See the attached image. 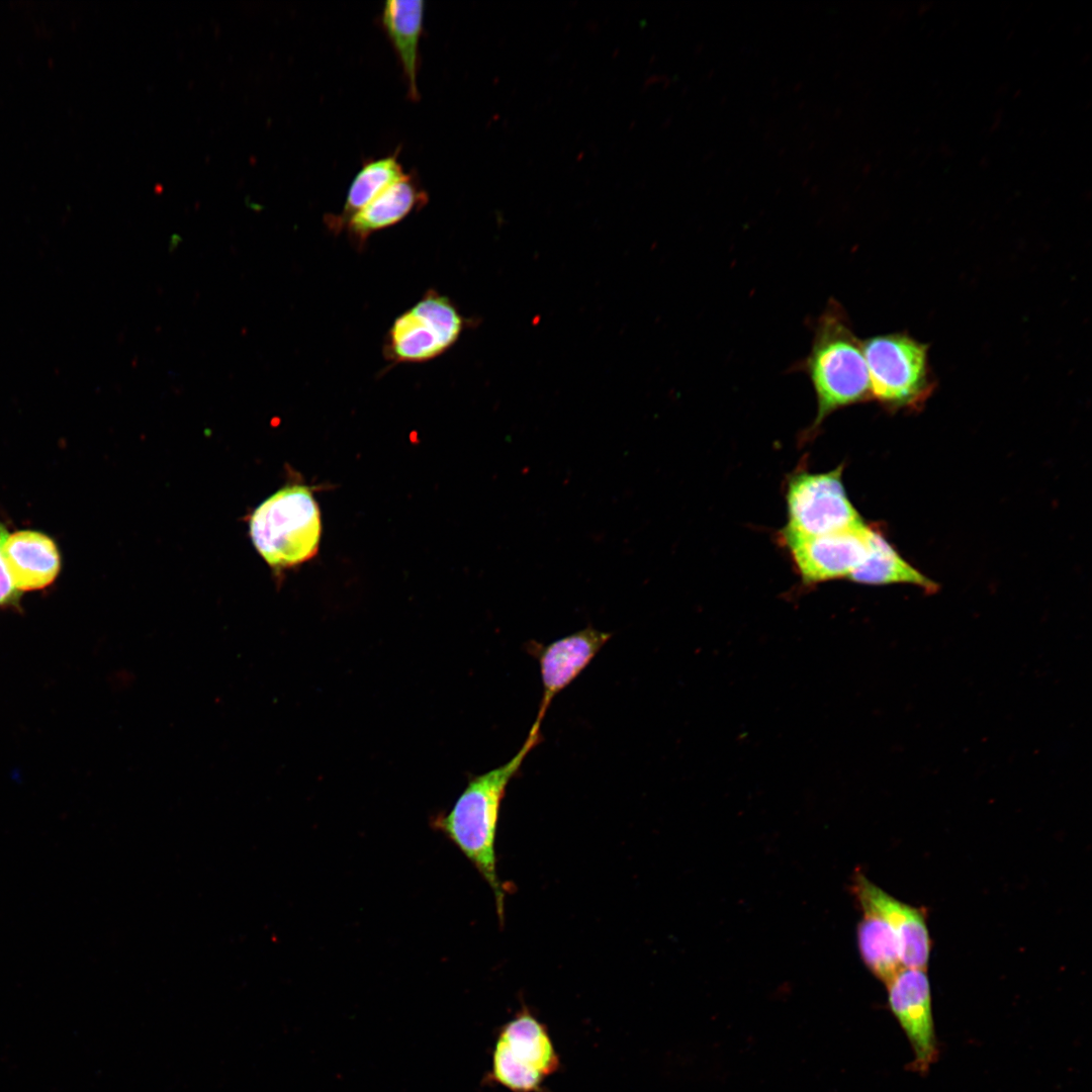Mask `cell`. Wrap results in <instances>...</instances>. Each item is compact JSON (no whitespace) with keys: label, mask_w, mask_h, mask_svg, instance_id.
Segmentation results:
<instances>
[{"label":"cell","mask_w":1092,"mask_h":1092,"mask_svg":"<svg viewBox=\"0 0 1092 1092\" xmlns=\"http://www.w3.org/2000/svg\"><path fill=\"white\" fill-rule=\"evenodd\" d=\"M871 528L867 525L813 537H783L805 583L849 576L866 557Z\"/></svg>","instance_id":"8"},{"label":"cell","mask_w":1092,"mask_h":1092,"mask_svg":"<svg viewBox=\"0 0 1092 1092\" xmlns=\"http://www.w3.org/2000/svg\"><path fill=\"white\" fill-rule=\"evenodd\" d=\"M611 636L587 626L547 645L534 641L528 645L530 654L538 661L543 688L535 721L542 723L555 696L585 669Z\"/></svg>","instance_id":"10"},{"label":"cell","mask_w":1092,"mask_h":1092,"mask_svg":"<svg viewBox=\"0 0 1092 1092\" xmlns=\"http://www.w3.org/2000/svg\"><path fill=\"white\" fill-rule=\"evenodd\" d=\"M842 468L794 476L786 494L788 524L783 537H813L864 526L847 497Z\"/></svg>","instance_id":"5"},{"label":"cell","mask_w":1092,"mask_h":1092,"mask_svg":"<svg viewBox=\"0 0 1092 1092\" xmlns=\"http://www.w3.org/2000/svg\"><path fill=\"white\" fill-rule=\"evenodd\" d=\"M8 537V533L5 528L0 524V606L7 605L14 601L17 597V590L14 588L9 573L6 569L5 563L2 558L1 548Z\"/></svg>","instance_id":"18"},{"label":"cell","mask_w":1092,"mask_h":1092,"mask_svg":"<svg viewBox=\"0 0 1092 1092\" xmlns=\"http://www.w3.org/2000/svg\"><path fill=\"white\" fill-rule=\"evenodd\" d=\"M249 534L260 556L274 569L311 559L322 536L320 508L311 489L303 484L278 489L251 514Z\"/></svg>","instance_id":"3"},{"label":"cell","mask_w":1092,"mask_h":1092,"mask_svg":"<svg viewBox=\"0 0 1092 1092\" xmlns=\"http://www.w3.org/2000/svg\"><path fill=\"white\" fill-rule=\"evenodd\" d=\"M871 395L890 405L921 400L930 390L927 348L903 334L861 342Z\"/></svg>","instance_id":"6"},{"label":"cell","mask_w":1092,"mask_h":1092,"mask_svg":"<svg viewBox=\"0 0 1092 1092\" xmlns=\"http://www.w3.org/2000/svg\"><path fill=\"white\" fill-rule=\"evenodd\" d=\"M425 2L423 0H388L384 3L380 21L402 67L412 100L420 98L417 76L420 65V38L423 32Z\"/></svg>","instance_id":"14"},{"label":"cell","mask_w":1092,"mask_h":1092,"mask_svg":"<svg viewBox=\"0 0 1092 1092\" xmlns=\"http://www.w3.org/2000/svg\"><path fill=\"white\" fill-rule=\"evenodd\" d=\"M559 1065L547 1027L523 1008L500 1028L488 1078L512 1092H541Z\"/></svg>","instance_id":"4"},{"label":"cell","mask_w":1092,"mask_h":1092,"mask_svg":"<svg viewBox=\"0 0 1092 1092\" xmlns=\"http://www.w3.org/2000/svg\"><path fill=\"white\" fill-rule=\"evenodd\" d=\"M465 322L452 301L429 291L400 314L388 332L387 350L395 362H424L450 348Z\"/></svg>","instance_id":"7"},{"label":"cell","mask_w":1092,"mask_h":1092,"mask_svg":"<svg viewBox=\"0 0 1092 1092\" xmlns=\"http://www.w3.org/2000/svg\"><path fill=\"white\" fill-rule=\"evenodd\" d=\"M541 723L534 722L519 751L506 763L468 780L447 813L432 825L444 833L490 887L499 921H504L506 889L496 872L495 837L503 799L526 756L541 741Z\"/></svg>","instance_id":"1"},{"label":"cell","mask_w":1092,"mask_h":1092,"mask_svg":"<svg viewBox=\"0 0 1092 1092\" xmlns=\"http://www.w3.org/2000/svg\"><path fill=\"white\" fill-rule=\"evenodd\" d=\"M892 1012L914 1052L913 1069L926 1072L937 1058L930 987L924 969L903 968L888 984Z\"/></svg>","instance_id":"9"},{"label":"cell","mask_w":1092,"mask_h":1092,"mask_svg":"<svg viewBox=\"0 0 1092 1092\" xmlns=\"http://www.w3.org/2000/svg\"><path fill=\"white\" fill-rule=\"evenodd\" d=\"M397 157L395 152L363 164L349 186L342 212L326 218L331 230L341 231L354 213L407 175Z\"/></svg>","instance_id":"16"},{"label":"cell","mask_w":1092,"mask_h":1092,"mask_svg":"<svg viewBox=\"0 0 1092 1092\" xmlns=\"http://www.w3.org/2000/svg\"><path fill=\"white\" fill-rule=\"evenodd\" d=\"M853 882L860 907L878 913L896 934L903 967L926 970L931 941L924 910L894 898L861 874Z\"/></svg>","instance_id":"11"},{"label":"cell","mask_w":1092,"mask_h":1092,"mask_svg":"<svg viewBox=\"0 0 1092 1092\" xmlns=\"http://www.w3.org/2000/svg\"><path fill=\"white\" fill-rule=\"evenodd\" d=\"M857 942L868 969L886 985L904 968L896 934L878 913L861 907Z\"/></svg>","instance_id":"17"},{"label":"cell","mask_w":1092,"mask_h":1092,"mask_svg":"<svg viewBox=\"0 0 1092 1092\" xmlns=\"http://www.w3.org/2000/svg\"><path fill=\"white\" fill-rule=\"evenodd\" d=\"M427 201V193L407 174L354 213L345 226L356 244L362 245L370 235L394 225Z\"/></svg>","instance_id":"13"},{"label":"cell","mask_w":1092,"mask_h":1092,"mask_svg":"<svg viewBox=\"0 0 1092 1092\" xmlns=\"http://www.w3.org/2000/svg\"><path fill=\"white\" fill-rule=\"evenodd\" d=\"M1 554L17 592L43 588L60 571V554L55 542L39 532L25 530L8 535Z\"/></svg>","instance_id":"12"},{"label":"cell","mask_w":1092,"mask_h":1092,"mask_svg":"<svg viewBox=\"0 0 1092 1092\" xmlns=\"http://www.w3.org/2000/svg\"><path fill=\"white\" fill-rule=\"evenodd\" d=\"M848 577L866 584L909 583L927 592L937 589L934 581L909 564L883 535L873 529L868 553Z\"/></svg>","instance_id":"15"},{"label":"cell","mask_w":1092,"mask_h":1092,"mask_svg":"<svg viewBox=\"0 0 1092 1092\" xmlns=\"http://www.w3.org/2000/svg\"><path fill=\"white\" fill-rule=\"evenodd\" d=\"M798 369L808 375L816 394L815 427L831 413L872 396L861 342L836 300H829L818 317L811 350Z\"/></svg>","instance_id":"2"}]
</instances>
